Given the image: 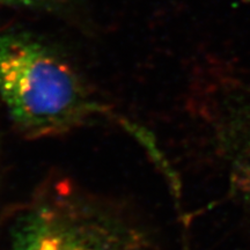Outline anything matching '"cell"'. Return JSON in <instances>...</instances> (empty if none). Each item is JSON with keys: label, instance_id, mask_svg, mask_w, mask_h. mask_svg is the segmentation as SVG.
Wrapping results in <instances>:
<instances>
[{"label": "cell", "instance_id": "obj_4", "mask_svg": "<svg viewBox=\"0 0 250 250\" xmlns=\"http://www.w3.org/2000/svg\"><path fill=\"white\" fill-rule=\"evenodd\" d=\"M46 1H49V0H0V4L33 7V6H40V5L46 4Z\"/></svg>", "mask_w": 250, "mask_h": 250}, {"label": "cell", "instance_id": "obj_3", "mask_svg": "<svg viewBox=\"0 0 250 250\" xmlns=\"http://www.w3.org/2000/svg\"><path fill=\"white\" fill-rule=\"evenodd\" d=\"M210 123L212 145L228 187L250 213V81L220 94Z\"/></svg>", "mask_w": 250, "mask_h": 250}, {"label": "cell", "instance_id": "obj_1", "mask_svg": "<svg viewBox=\"0 0 250 250\" xmlns=\"http://www.w3.org/2000/svg\"><path fill=\"white\" fill-rule=\"evenodd\" d=\"M0 100L28 137H51L103 114L83 78L62 54L26 31H0Z\"/></svg>", "mask_w": 250, "mask_h": 250}, {"label": "cell", "instance_id": "obj_2", "mask_svg": "<svg viewBox=\"0 0 250 250\" xmlns=\"http://www.w3.org/2000/svg\"><path fill=\"white\" fill-rule=\"evenodd\" d=\"M8 250H152V246L145 233L111 208L56 190L17 214Z\"/></svg>", "mask_w": 250, "mask_h": 250}]
</instances>
